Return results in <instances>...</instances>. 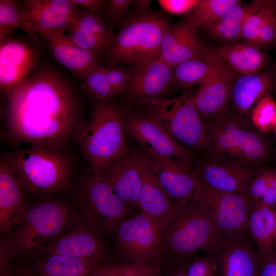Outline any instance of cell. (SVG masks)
Returning <instances> with one entry per match:
<instances>
[{"label": "cell", "mask_w": 276, "mask_h": 276, "mask_svg": "<svg viewBox=\"0 0 276 276\" xmlns=\"http://www.w3.org/2000/svg\"><path fill=\"white\" fill-rule=\"evenodd\" d=\"M6 134L28 146L63 149L83 118L76 93L51 70H34L8 95Z\"/></svg>", "instance_id": "1"}, {"label": "cell", "mask_w": 276, "mask_h": 276, "mask_svg": "<svg viewBox=\"0 0 276 276\" xmlns=\"http://www.w3.org/2000/svg\"><path fill=\"white\" fill-rule=\"evenodd\" d=\"M125 133L122 109L112 100L94 101L88 117L78 125L74 137L90 169L101 173L129 152Z\"/></svg>", "instance_id": "2"}, {"label": "cell", "mask_w": 276, "mask_h": 276, "mask_svg": "<svg viewBox=\"0 0 276 276\" xmlns=\"http://www.w3.org/2000/svg\"><path fill=\"white\" fill-rule=\"evenodd\" d=\"M159 225L164 248L180 261L199 250L215 255L226 240L193 198L186 204L175 202L172 214Z\"/></svg>", "instance_id": "3"}, {"label": "cell", "mask_w": 276, "mask_h": 276, "mask_svg": "<svg viewBox=\"0 0 276 276\" xmlns=\"http://www.w3.org/2000/svg\"><path fill=\"white\" fill-rule=\"evenodd\" d=\"M69 218L68 206L59 200H47L27 206L2 245L1 268H8L11 259L36 251L55 239L63 232Z\"/></svg>", "instance_id": "4"}, {"label": "cell", "mask_w": 276, "mask_h": 276, "mask_svg": "<svg viewBox=\"0 0 276 276\" xmlns=\"http://www.w3.org/2000/svg\"><path fill=\"white\" fill-rule=\"evenodd\" d=\"M3 158L30 193H50L69 187L73 161L63 149L27 146Z\"/></svg>", "instance_id": "5"}, {"label": "cell", "mask_w": 276, "mask_h": 276, "mask_svg": "<svg viewBox=\"0 0 276 276\" xmlns=\"http://www.w3.org/2000/svg\"><path fill=\"white\" fill-rule=\"evenodd\" d=\"M205 121L204 148L212 158L237 166L252 167L267 154L264 139L240 118L225 112Z\"/></svg>", "instance_id": "6"}, {"label": "cell", "mask_w": 276, "mask_h": 276, "mask_svg": "<svg viewBox=\"0 0 276 276\" xmlns=\"http://www.w3.org/2000/svg\"><path fill=\"white\" fill-rule=\"evenodd\" d=\"M169 25L157 13L136 12L124 20L106 49L114 61L136 65L159 57L164 33Z\"/></svg>", "instance_id": "7"}, {"label": "cell", "mask_w": 276, "mask_h": 276, "mask_svg": "<svg viewBox=\"0 0 276 276\" xmlns=\"http://www.w3.org/2000/svg\"><path fill=\"white\" fill-rule=\"evenodd\" d=\"M142 103L147 106L144 113L158 123L176 142L185 147H205L206 123L192 97L183 96Z\"/></svg>", "instance_id": "8"}, {"label": "cell", "mask_w": 276, "mask_h": 276, "mask_svg": "<svg viewBox=\"0 0 276 276\" xmlns=\"http://www.w3.org/2000/svg\"><path fill=\"white\" fill-rule=\"evenodd\" d=\"M193 199L209 216L225 240L249 234V218L254 203L250 196L218 190L199 178Z\"/></svg>", "instance_id": "9"}, {"label": "cell", "mask_w": 276, "mask_h": 276, "mask_svg": "<svg viewBox=\"0 0 276 276\" xmlns=\"http://www.w3.org/2000/svg\"><path fill=\"white\" fill-rule=\"evenodd\" d=\"M115 232L117 249L127 263L153 264L164 249L158 221L144 211L122 221Z\"/></svg>", "instance_id": "10"}, {"label": "cell", "mask_w": 276, "mask_h": 276, "mask_svg": "<svg viewBox=\"0 0 276 276\" xmlns=\"http://www.w3.org/2000/svg\"><path fill=\"white\" fill-rule=\"evenodd\" d=\"M80 205L93 226L115 232L127 218L129 208L112 190L101 173L90 169L80 188Z\"/></svg>", "instance_id": "11"}, {"label": "cell", "mask_w": 276, "mask_h": 276, "mask_svg": "<svg viewBox=\"0 0 276 276\" xmlns=\"http://www.w3.org/2000/svg\"><path fill=\"white\" fill-rule=\"evenodd\" d=\"M159 184L175 202H190L199 181L196 169L192 160L171 158L141 151Z\"/></svg>", "instance_id": "12"}, {"label": "cell", "mask_w": 276, "mask_h": 276, "mask_svg": "<svg viewBox=\"0 0 276 276\" xmlns=\"http://www.w3.org/2000/svg\"><path fill=\"white\" fill-rule=\"evenodd\" d=\"M20 29L30 36L64 30L79 12L70 0H27L18 2Z\"/></svg>", "instance_id": "13"}, {"label": "cell", "mask_w": 276, "mask_h": 276, "mask_svg": "<svg viewBox=\"0 0 276 276\" xmlns=\"http://www.w3.org/2000/svg\"><path fill=\"white\" fill-rule=\"evenodd\" d=\"M126 133L144 151L174 158L192 160L190 150L173 140L152 118L143 113L124 114Z\"/></svg>", "instance_id": "14"}, {"label": "cell", "mask_w": 276, "mask_h": 276, "mask_svg": "<svg viewBox=\"0 0 276 276\" xmlns=\"http://www.w3.org/2000/svg\"><path fill=\"white\" fill-rule=\"evenodd\" d=\"M159 57L173 67L190 60L211 58L210 49L198 37L196 29L183 20L166 28L162 40Z\"/></svg>", "instance_id": "15"}, {"label": "cell", "mask_w": 276, "mask_h": 276, "mask_svg": "<svg viewBox=\"0 0 276 276\" xmlns=\"http://www.w3.org/2000/svg\"><path fill=\"white\" fill-rule=\"evenodd\" d=\"M219 276H259L262 260L249 234L226 240L215 254Z\"/></svg>", "instance_id": "16"}, {"label": "cell", "mask_w": 276, "mask_h": 276, "mask_svg": "<svg viewBox=\"0 0 276 276\" xmlns=\"http://www.w3.org/2000/svg\"><path fill=\"white\" fill-rule=\"evenodd\" d=\"M44 254H60L104 263L106 249L101 238L86 224L60 234L44 247Z\"/></svg>", "instance_id": "17"}, {"label": "cell", "mask_w": 276, "mask_h": 276, "mask_svg": "<svg viewBox=\"0 0 276 276\" xmlns=\"http://www.w3.org/2000/svg\"><path fill=\"white\" fill-rule=\"evenodd\" d=\"M126 90L129 98L143 102L159 99L173 81L172 67L159 57L134 65Z\"/></svg>", "instance_id": "18"}, {"label": "cell", "mask_w": 276, "mask_h": 276, "mask_svg": "<svg viewBox=\"0 0 276 276\" xmlns=\"http://www.w3.org/2000/svg\"><path fill=\"white\" fill-rule=\"evenodd\" d=\"M0 43V86L7 95L34 71L36 55L20 40L8 38Z\"/></svg>", "instance_id": "19"}, {"label": "cell", "mask_w": 276, "mask_h": 276, "mask_svg": "<svg viewBox=\"0 0 276 276\" xmlns=\"http://www.w3.org/2000/svg\"><path fill=\"white\" fill-rule=\"evenodd\" d=\"M257 170L254 167L237 166L213 158L203 160L196 169L199 178L210 187L245 196H249L250 185Z\"/></svg>", "instance_id": "20"}, {"label": "cell", "mask_w": 276, "mask_h": 276, "mask_svg": "<svg viewBox=\"0 0 276 276\" xmlns=\"http://www.w3.org/2000/svg\"><path fill=\"white\" fill-rule=\"evenodd\" d=\"M54 59L82 79L100 66L98 55L72 42L64 30H56L41 35Z\"/></svg>", "instance_id": "21"}, {"label": "cell", "mask_w": 276, "mask_h": 276, "mask_svg": "<svg viewBox=\"0 0 276 276\" xmlns=\"http://www.w3.org/2000/svg\"><path fill=\"white\" fill-rule=\"evenodd\" d=\"M24 189L14 172L1 158L0 162V230L7 235L17 224L27 205Z\"/></svg>", "instance_id": "22"}, {"label": "cell", "mask_w": 276, "mask_h": 276, "mask_svg": "<svg viewBox=\"0 0 276 276\" xmlns=\"http://www.w3.org/2000/svg\"><path fill=\"white\" fill-rule=\"evenodd\" d=\"M133 153L141 176L139 208L159 223L172 215L175 202L164 190L142 152L136 151Z\"/></svg>", "instance_id": "23"}, {"label": "cell", "mask_w": 276, "mask_h": 276, "mask_svg": "<svg viewBox=\"0 0 276 276\" xmlns=\"http://www.w3.org/2000/svg\"><path fill=\"white\" fill-rule=\"evenodd\" d=\"M101 174L125 203L139 207L141 176L133 152L112 162Z\"/></svg>", "instance_id": "24"}, {"label": "cell", "mask_w": 276, "mask_h": 276, "mask_svg": "<svg viewBox=\"0 0 276 276\" xmlns=\"http://www.w3.org/2000/svg\"><path fill=\"white\" fill-rule=\"evenodd\" d=\"M210 51L213 57L241 75L258 73L268 62V56L261 48L245 42L223 43Z\"/></svg>", "instance_id": "25"}, {"label": "cell", "mask_w": 276, "mask_h": 276, "mask_svg": "<svg viewBox=\"0 0 276 276\" xmlns=\"http://www.w3.org/2000/svg\"><path fill=\"white\" fill-rule=\"evenodd\" d=\"M236 75L225 63L212 56L205 60L183 62L172 67L173 81L180 87L202 85Z\"/></svg>", "instance_id": "26"}, {"label": "cell", "mask_w": 276, "mask_h": 276, "mask_svg": "<svg viewBox=\"0 0 276 276\" xmlns=\"http://www.w3.org/2000/svg\"><path fill=\"white\" fill-rule=\"evenodd\" d=\"M273 82V77L269 72H259L236 77L232 89L231 101L238 111L247 114L266 96Z\"/></svg>", "instance_id": "27"}, {"label": "cell", "mask_w": 276, "mask_h": 276, "mask_svg": "<svg viewBox=\"0 0 276 276\" xmlns=\"http://www.w3.org/2000/svg\"><path fill=\"white\" fill-rule=\"evenodd\" d=\"M33 268L32 276H90L104 262L60 254H44Z\"/></svg>", "instance_id": "28"}, {"label": "cell", "mask_w": 276, "mask_h": 276, "mask_svg": "<svg viewBox=\"0 0 276 276\" xmlns=\"http://www.w3.org/2000/svg\"><path fill=\"white\" fill-rule=\"evenodd\" d=\"M248 232L262 261L272 254L276 247V217L274 210L254 202Z\"/></svg>", "instance_id": "29"}, {"label": "cell", "mask_w": 276, "mask_h": 276, "mask_svg": "<svg viewBox=\"0 0 276 276\" xmlns=\"http://www.w3.org/2000/svg\"><path fill=\"white\" fill-rule=\"evenodd\" d=\"M236 76L229 77L202 84L192 100L201 116L214 118L225 112L231 101V92Z\"/></svg>", "instance_id": "30"}, {"label": "cell", "mask_w": 276, "mask_h": 276, "mask_svg": "<svg viewBox=\"0 0 276 276\" xmlns=\"http://www.w3.org/2000/svg\"><path fill=\"white\" fill-rule=\"evenodd\" d=\"M275 1H255L246 6L241 38L258 47V36L265 29L275 9Z\"/></svg>", "instance_id": "31"}, {"label": "cell", "mask_w": 276, "mask_h": 276, "mask_svg": "<svg viewBox=\"0 0 276 276\" xmlns=\"http://www.w3.org/2000/svg\"><path fill=\"white\" fill-rule=\"evenodd\" d=\"M246 13V6L240 2L220 16L206 31L214 39L223 43L234 42L241 38V32Z\"/></svg>", "instance_id": "32"}, {"label": "cell", "mask_w": 276, "mask_h": 276, "mask_svg": "<svg viewBox=\"0 0 276 276\" xmlns=\"http://www.w3.org/2000/svg\"><path fill=\"white\" fill-rule=\"evenodd\" d=\"M240 3L238 0H199L183 19L189 25L204 30L211 26L229 8Z\"/></svg>", "instance_id": "33"}, {"label": "cell", "mask_w": 276, "mask_h": 276, "mask_svg": "<svg viewBox=\"0 0 276 276\" xmlns=\"http://www.w3.org/2000/svg\"><path fill=\"white\" fill-rule=\"evenodd\" d=\"M249 196L255 203L274 209L276 206V170L257 169L250 185Z\"/></svg>", "instance_id": "34"}, {"label": "cell", "mask_w": 276, "mask_h": 276, "mask_svg": "<svg viewBox=\"0 0 276 276\" xmlns=\"http://www.w3.org/2000/svg\"><path fill=\"white\" fill-rule=\"evenodd\" d=\"M82 89L94 101L112 100L116 95L105 71L101 65L87 73L83 78Z\"/></svg>", "instance_id": "35"}, {"label": "cell", "mask_w": 276, "mask_h": 276, "mask_svg": "<svg viewBox=\"0 0 276 276\" xmlns=\"http://www.w3.org/2000/svg\"><path fill=\"white\" fill-rule=\"evenodd\" d=\"M252 124L263 132H268L276 126V102L270 95H266L251 111Z\"/></svg>", "instance_id": "36"}, {"label": "cell", "mask_w": 276, "mask_h": 276, "mask_svg": "<svg viewBox=\"0 0 276 276\" xmlns=\"http://www.w3.org/2000/svg\"><path fill=\"white\" fill-rule=\"evenodd\" d=\"M72 22L78 28L96 35L104 42L106 48L113 36L99 12L89 11L79 12Z\"/></svg>", "instance_id": "37"}, {"label": "cell", "mask_w": 276, "mask_h": 276, "mask_svg": "<svg viewBox=\"0 0 276 276\" xmlns=\"http://www.w3.org/2000/svg\"><path fill=\"white\" fill-rule=\"evenodd\" d=\"M69 39L80 47L89 50L97 55L106 52L104 42L93 33L80 29L72 21L65 30Z\"/></svg>", "instance_id": "38"}, {"label": "cell", "mask_w": 276, "mask_h": 276, "mask_svg": "<svg viewBox=\"0 0 276 276\" xmlns=\"http://www.w3.org/2000/svg\"><path fill=\"white\" fill-rule=\"evenodd\" d=\"M21 19L18 2L0 1V41L13 30L20 28Z\"/></svg>", "instance_id": "39"}, {"label": "cell", "mask_w": 276, "mask_h": 276, "mask_svg": "<svg viewBox=\"0 0 276 276\" xmlns=\"http://www.w3.org/2000/svg\"><path fill=\"white\" fill-rule=\"evenodd\" d=\"M186 276H216L218 265L215 255L196 258L185 265Z\"/></svg>", "instance_id": "40"}, {"label": "cell", "mask_w": 276, "mask_h": 276, "mask_svg": "<svg viewBox=\"0 0 276 276\" xmlns=\"http://www.w3.org/2000/svg\"><path fill=\"white\" fill-rule=\"evenodd\" d=\"M150 265L151 264H104L99 267L90 276H133Z\"/></svg>", "instance_id": "41"}, {"label": "cell", "mask_w": 276, "mask_h": 276, "mask_svg": "<svg viewBox=\"0 0 276 276\" xmlns=\"http://www.w3.org/2000/svg\"><path fill=\"white\" fill-rule=\"evenodd\" d=\"M105 71L116 96L126 91L131 78V71L119 67H105Z\"/></svg>", "instance_id": "42"}, {"label": "cell", "mask_w": 276, "mask_h": 276, "mask_svg": "<svg viewBox=\"0 0 276 276\" xmlns=\"http://www.w3.org/2000/svg\"><path fill=\"white\" fill-rule=\"evenodd\" d=\"M199 0H159L158 2L165 11L174 14L189 13Z\"/></svg>", "instance_id": "43"}, {"label": "cell", "mask_w": 276, "mask_h": 276, "mask_svg": "<svg viewBox=\"0 0 276 276\" xmlns=\"http://www.w3.org/2000/svg\"><path fill=\"white\" fill-rule=\"evenodd\" d=\"M131 0H109L108 1L107 14L112 21L118 22L128 12L133 4Z\"/></svg>", "instance_id": "44"}, {"label": "cell", "mask_w": 276, "mask_h": 276, "mask_svg": "<svg viewBox=\"0 0 276 276\" xmlns=\"http://www.w3.org/2000/svg\"><path fill=\"white\" fill-rule=\"evenodd\" d=\"M259 276H276V247L271 256L262 261Z\"/></svg>", "instance_id": "45"}, {"label": "cell", "mask_w": 276, "mask_h": 276, "mask_svg": "<svg viewBox=\"0 0 276 276\" xmlns=\"http://www.w3.org/2000/svg\"><path fill=\"white\" fill-rule=\"evenodd\" d=\"M77 6H81L87 11L99 12L105 7L106 2L102 0H70Z\"/></svg>", "instance_id": "46"}, {"label": "cell", "mask_w": 276, "mask_h": 276, "mask_svg": "<svg viewBox=\"0 0 276 276\" xmlns=\"http://www.w3.org/2000/svg\"><path fill=\"white\" fill-rule=\"evenodd\" d=\"M133 276H160L157 265L151 264Z\"/></svg>", "instance_id": "47"}, {"label": "cell", "mask_w": 276, "mask_h": 276, "mask_svg": "<svg viewBox=\"0 0 276 276\" xmlns=\"http://www.w3.org/2000/svg\"><path fill=\"white\" fill-rule=\"evenodd\" d=\"M1 276H32L27 267L17 270L10 268L7 272L1 274Z\"/></svg>", "instance_id": "48"}, {"label": "cell", "mask_w": 276, "mask_h": 276, "mask_svg": "<svg viewBox=\"0 0 276 276\" xmlns=\"http://www.w3.org/2000/svg\"><path fill=\"white\" fill-rule=\"evenodd\" d=\"M151 2V1L147 0L134 1L133 5L136 12L145 11L148 10Z\"/></svg>", "instance_id": "49"}, {"label": "cell", "mask_w": 276, "mask_h": 276, "mask_svg": "<svg viewBox=\"0 0 276 276\" xmlns=\"http://www.w3.org/2000/svg\"><path fill=\"white\" fill-rule=\"evenodd\" d=\"M167 276H186L185 266L174 269Z\"/></svg>", "instance_id": "50"}, {"label": "cell", "mask_w": 276, "mask_h": 276, "mask_svg": "<svg viewBox=\"0 0 276 276\" xmlns=\"http://www.w3.org/2000/svg\"><path fill=\"white\" fill-rule=\"evenodd\" d=\"M274 214H275V217H276V206H275V207L274 209Z\"/></svg>", "instance_id": "51"}, {"label": "cell", "mask_w": 276, "mask_h": 276, "mask_svg": "<svg viewBox=\"0 0 276 276\" xmlns=\"http://www.w3.org/2000/svg\"><path fill=\"white\" fill-rule=\"evenodd\" d=\"M274 129H275V134H276V126H275V127L274 128Z\"/></svg>", "instance_id": "52"}, {"label": "cell", "mask_w": 276, "mask_h": 276, "mask_svg": "<svg viewBox=\"0 0 276 276\" xmlns=\"http://www.w3.org/2000/svg\"><path fill=\"white\" fill-rule=\"evenodd\" d=\"M275 11H276V1H275Z\"/></svg>", "instance_id": "53"}]
</instances>
